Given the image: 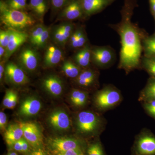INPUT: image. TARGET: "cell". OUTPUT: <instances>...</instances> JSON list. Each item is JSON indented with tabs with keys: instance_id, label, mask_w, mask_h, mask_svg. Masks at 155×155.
I'll list each match as a JSON object with an SVG mask.
<instances>
[{
	"instance_id": "obj_1",
	"label": "cell",
	"mask_w": 155,
	"mask_h": 155,
	"mask_svg": "<svg viewBox=\"0 0 155 155\" xmlns=\"http://www.w3.org/2000/svg\"><path fill=\"white\" fill-rule=\"evenodd\" d=\"M120 35L122 48L119 66L126 71H130L139 64L142 49L140 39L135 28L129 23L122 25Z\"/></svg>"
},
{
	"instance_id": "obj_2",
	"label": "cell",
	"mask_w": 155,
	"mask_h": 155,
	"mask_svg": "<svg viewBox=\"0 0 155 155\" xmlns=\"http://www.w3.org/2000/svg\"><path fill=\"white\" fill-rule=\"evenodd\" d=\"M32 14L25 11L12 10L8 8L3 1H0V20L7 29L25 31L34 26L36 20Z\"/></svg>"
},
{
	"instance_id": "obj_3",
	"label": "cell",
	"mask_w": 155,
	"mask_h": 155,
	"mask_svg": "<svg viewBox=\"0 0 155 155\" xmlns=\"http://www.w3.org/2000/svg\"><path fill=\"white\" fill-rule=\"evenodd\" d=\"M78 132L83 135L96 134L102 129V119L97 114L90 111H83L78 114L76 119Z\"/></svg>"
},
{
	"instance_id": "obj_4",
	"label": "cell",
	"mask_w": 155,
	"mask_h": 155,
	"mask_svg": "<svg viewBox=\"0 0 155 155\" xmlns=\"http://www.w3.org/2000/svg\"><path fill=\"white\" fill-rule=\"evenodd\" d=\"M122 100L119 90L112 87H106L97 93L94 104L100 110L107 111L119 104Z\"/></svg>"
},
{
	"instance_id": "obj_5",
	"label": "cell",
	"mask_w": 155,
	"mask_h": 155,
	"mask_svg": "<svg viewBox=\"0 0 155 155\" xmlns=\"http://www.w3.org/2000/svg\"><path fill=\"white\" fill-rule=\"evenodd\" d=\"M134 155H155V136L150 131H142L136 139Z\"/></svg>"
},
{
	"instance_id": "obj_6",
	"label": "cell",
	"mask_w": 155,
	"mask_h": 155,
	"mask_svg": "<svg viewBox=\"0 0 155 155\" xmlns=\"http://www.w3.org/2000/svg\"><path fill=\"white\" fill-rule=\"evenodd\" d=\"M39 55L35 49L26 47L19 53L18 60L23 70L28 72H33L38 67Z\"/></svg>"
},
{
	"instance_id": "obj_7",
	"label": "cell",
	"mask_w": 155,
	"mask_h": 155,
	"mask_svg": "<svg viewBox=\"0 0 155 155\" xmlns=\"http://www.w3.org/2000/svg\"><path fill=\"white\" fill-rule=\"evenodd\" d=\"M5 78L9 83L16 86H22L29 82L24 70L12 62H8L5 65Z\"/></svg>"
},
{
	"instance_id": "obj_8",
	"label": "cell",
	"mask_w": 155,
	"mask_h": 155,
	"mask_svg": "<svg viewBox=\"0 0 155 155\" xmlns=\"http://www.w3.org/2000/svg\"><path fill=\"white\" fill-rule=\"evenodd\" d=\"M58 19L71 21L85 17L80 0H71L58 13Z\"/></svg>"
},
{
	"instance_id": "obj_9",
	"label": "cell",
	"mask_w": 155,
	"mask_h": 155,
	"mask_svg": "<svg viewBox=\"0 0 155 155\" xmlns=\"http://www.w3.org/2000/svg\"><path fill=\"white\" fill-rule=\"evenodd\" d=\"M50 147L55 152L64 153L71 150L82 149V144L78 140L69 137H55L49 140Z\"/></svg>"
},
{
	"instance_id": "obj_10",
	"label": "cell",
	"mask_w": 155,
	"mask_h": 155,
	"mask_svg": "<svg viewBox=\"0 0 155 155\" xmlns=\"http://www.w3.org/2000/svg\"><path fill=\"white\" fill-rule=\"evenodd\" d=\"M19 124L23 130L24 138L32 146L39 148L42 143V137L37 125L31 122H21Z\"/></svg>"
},
{
	"instance_id": "obj_11",
	"label": "cell",
	"mask_w": 155,
	"mask_h": 155,
	"mask_svg": "<svg viewBox=\"0 0 155 155\" xmlns=\"http://www.w3.org/2000/svg\"><path fill=\"white\" fill-rule=\"evenodd\" d=\"M11 30L8 44L6 48L5 55L3 61L7 62L20 46L28 39V34L25 31Z\"/></svg>"
},
{
	"instance_id": "obj_12",
	"label": "cell",
	"mask_w": 155,
	"mask_h": 155,
	"mask_svg": "<svg viewBox=\"0 0 155 155\" xmlns=\"http://www.w3.org/2000/svg\"><path fill=\"white\" fill-rule=\"evenodd\" d=\"M48 122L54 129L59 131L68 130L71 126L69 115L62 110H56L52 112L49 116Z\"/></svg>"
},
{
	"instance_id": "obj_13",
	"label": "cell",
	"mask_w": 155,
	"mask_h": 155,
	"mask_svg": "<svg viewBox=\"0 0 155 155\" xmlns=\"http://www.w3.org/2000/svg\"><path fill=\"white\" fill-rule=\"evenodd\" d=\"M64 59V53L60 47L56 45H48L44 57L43 65L45 68L57 66Z\"/></svg>"
},
{
	"instance_id": "obj_14",
	"label": "cell",
	"mask_w": 155,
	"mask_h": 155,
	"mask_svg": "<svg viewBox=\"0 0 155 155\" xmlns=\"http://www.w3.org/2000/svg\"><path fill=\"white\" fill-rule=\"evenodd\" d=\"M113 52L110 49L106 47H95L91 48V61L97 66L105 67L112 61Z\"/></svg>"
},
{
	"instance_id": "obj_15",
	"label": "cell",
	"mask_w": 155,
	"mask_h": 155,
	"mask_svg": "<svg viewBox=\"0 0 155 155\" xmlns=\"http://www.w3.org/2000/svg\"><path fill=\"white\" fill-rule=\"evenodd\" d=\"M85 17H89L102 11L115 0H80Z\"/></svg>"
},
{
	"instance_id": "obj_16",
	"label": "cell",
	"mask_w": 155,
	"mask_h": 155,
	"mask_svg": "<svg viewBox=\"0 0 155 155\" xmlns=\"http://www.w3.org/2000/svg\"><path fill=\"white\" fill-rule=\"evenodd\" d=\"M42 84L45 89L53 96H59L63 92V82L58 76L49 75L43 79Z\"/></svg>"
},
{
	"instance_id": "obj_17",
	"label": "cell",
	"mask_w": 155,
	"mask_h": 155,
	"mask_svg": "<svg viewBox=\"0 0 155 155\" xmlns=\"http://www.w3.org/2000/svg\"><path fill=\"white\" fill-rule=\"evenodd\" d=\"M41 103L35 97H28L21 104L19 110V114L25 117L36 115L41 110Z\"/></svg>"
},
{
	"instance_id": "obj_18",
	"label": "cell",
	"mask_w": 155,
	"mask_h": 155,
	"mask_svg": "<svg viewBox=\"0 0 155 155\" xmlns=\"http://www.w3.org/2000/svg\"><path fill=\"white\" fill-rule=\"evenodd\" d=\"M28 4V9L32 15L42 21L49 7V0H30Z\"/></svg>"
},
{
	"instance_id": "obj_19",
	"label": "cell",
	"mask_w": 155,
	"mask_h": 155,
	"mask_svg": "<svg viewBox=\"0 0 155 155\" xmlns=\"http://www.w3.org/2000/svg\"><path fill=\"white\" fill-rule=\"evenodd\" d=\"M23 136V130L19 124L9 125L4 134L6 143L9 146H12L16 142L22 138Z\"/></svg>"
},
{
	"instance_id": "obj_20",
	"label": "cell",
	"mask_w": 155,
	"mask_h": 155,
	"mask_svg": "<svg viewBox=\"0 0 155 155\" xmlns=\"http://www.w3.org/2000/svg\"><path fill=\"white\" fill-rule=\"evenodd\" d=\"M91 48L87 43L82 48L78 51L73 59L75 64L82 68H86L91 61Z\"/></svg>"
},
{
	"instance_id": "obj_21",
	"label": "cell",
	"mask_w": 155,
	"mask_h": 155,
	"mask_svg": "<svg viewBox=\"0 0 155 155\" xmlns=\"http://www.w3.org/2000/svg\"><path fill=\"white\" fill-rule=\"evenodd\" d=\"M97 76L95 71L91 69H84L75 78V81L79 86L87 87L92 86L95 82Z\"/></svg>"
},
{
	"instance_id": "obj_22",
	"label": "cell",
	"mask_w": 155,
	"mask_h": 155,
	"mask_svg": "<svg viewBox=\"0 0 155 155\" xmlns=\"http://www.w3.org/2000/svg\"><path fill=\"white\" fill-rule=\"evenodd\" d=\"M88 98V95L87 92L77 89L72 90L70 93L71 103L77 107L81 108L86 105Z\"/></svg>"
},
{
	"instance_id": "obj_23",
	"label": "cell",
	"mask_w": 155,
	"mask_h": 155,
	"mask_svg": "<svg viewBox=\"0 0 155 155\" xmlns=\"http://www.w3.org/2000/svg\"><path fill=\"white\" fill-rule=\"evenodd\" d=\"M140 101L143 102L155 101V78L151 77L148 81L146 86L142 91L140 95Z\"/></svg>"
},
{
	"instance_id": "obj_24",
	"label": "cell",
	"mask_w": 155,
	"mask_h": 155,
	"mask_svg": "<svg viewBox=\"0 0 155 155\" xmlns=\"http://www.w3.org/2000/svg\"><path fill=\"white\" fill-rule=\"evenodd\" d=\"M81 67L70 60H66L62 64V71L67 77L76 78L81 72Z\"/></svg>"
},
{
	"instance_id": "obj_25",
	"label": "cell",
	"mask_w": 155,
	"mask_h": 155,
	"mask_svg": "<svg viewBox=\"0 0 155 155\" xmlns=\"http://www.w3.org/2000/svg\"><path fill=\"white\" fill-rule=\"evenodd\" d=\"M9 9L17 11H25L29 10L27 0H2Z\"/></svg>"
},
{
	"instance_id": "obj_26",
	"label": "cell",
	"mask_w": 155,
	"mask_h": 155,
	"mask_svg": "<svg viewBox=\"0 0 155 155\" xmlns=\"http://www.w3.org/2000/svg\"><path fill=\"white\" fill-rule=\"evenodd\" d=\"M51 37L54 43L60 47L64 48L67 44L60 25L51 29Z\"/></svg>"
},
{
	"instance_id": "obj_27",
	"label": "cell",
	"mask_w": 155,
	"mask_h": 155,
	"mask_svg": "<svg viewBox=\"0 0 155 155\" xmlns=\"http://www.w3.org/2000/svg\"><path fill=\"white\" fill-rule=\"evenodd\" d=\"M46 27L43 24H39L31 28L28 34V40L33 46Z\"/></svg>"
},
{
	"instance_id": "obj_28",
	"label": "cell",
	"mask_w": 155,
	"mask_h": 155,
	"mask_svg": "<svg viewBox=\"0 0 155 155\" xmlns=\"http://www.w3.org/2000/svg\"><path fill=\"white\" fill-rule=\"evenodd\" d=\"M51 28L46 27L34 45V47L38 49H43L47 45L48 41L51 37Z\"/></svg>"
},
{
	"instance_id": "obj_29",
	"label": "cell",
	"mask_w": 155,
	"mask_h": 155,
	"mask_svg": "<svg viewBox=\"0 0 155 155\" xmlns=\"http://www.w3.org/2000/svg\"><path fill=\"white\" fill-rule=\"evenodd\" d=\"M142 65L151 77L155 78V57L145 56L143 58Z\"/></svg>"
},
{
	"instance_id": "obj_30",
	"label": "cell",
	"mask_w": 155,
	"mask_h": 155,
	"mask_svg": "<svg viewBox=\"0 0 155 155\" xmlns=\"http://www.w3.org/2000/svg\"><path fill=\"white\" fill-rule=\"evenodd\" d=\"M144 48L145 56L155 57V35L145 40Z\"/></svg>"
},
{
	"instance_id": "obj_31",
	"label": "cell",
	"mask_w": 155,
	"mask_h": 155,
	"mask_svg": "<svg viewBox=\"0 0 155 155\" xmlns=\"http://www.w3.org/2000/svg\"><path fill=\"white\" fill-rule=\"evenodd\" d=\"M60 25L64 35V39L67 43L75 31L74 24L70 21H66L60 24Z\"/></svg>"
},
{
	"instance_id": "obj_32",
	"label": "cell",
	"mask_w": 155,
	"mask_h": 155,
	"mask_svg": "<svg viewBox=\"0 0 155 155\" xmlns=\"http://www.w3.org/2000/svg\"><path fill=\"white\" fill-rule=\"evenodd\" d=\"M71 0H49L52 11L54 13H59Z\"/></svg>"
},
{
	"instance_id": "obj_33",
	"label": "cell",
	"mask_w": 155,
	"mask_h": 155,
	"mask_svg": "<svg viewBox=\"0 0 155 155\" xmlns=\"http://www.w3.org/2000/svg\"><path fill=\"white\" fill-rule=\"evenodd\" d=\"M87 155H105L100 141L95 142L89 146L87 149Z\"/></svg>"
},
{
	"instance_id": "obj_34",
	"label": "cell",
	"mask_w": 155,
	"mask_h": 155,
	"mask_svg": "<svg viewBox=\"0 0 155 155\" xmlns=\"http://www.w3.org/2000/svg\"><path fill=\"white\" fill-rule=\"evenodd\" d=\"M11 35V30H1L0 31V45L5 48L8 44Z\"/></svg>"
},
{
	"instance_id": "obj_35",
	"label": "cell",
	"mask_w": 155,
	"mask_h": 155,
	"mask_svg": "<svg viewBox=\"0 0 155 155\" xmlns=\"http://www.w3.org/2000/svg\"><path fill=\"white\" fill-rule=\"evenodd\" d=\"M87 41V37L85 32H84L79 38H77L75 41L70 45V46L73 48H82L86 44Z\"/></svg>"
},
{
	"instance_id": "obj_36",
	"label": "cell",
	"mask_w": 155,
	"mask_h": 155,
	"mask_svg": "<svg viewBox=\"0 0 155 155\" xmlns=\"http://www.w3.org/2000/svg\"><path fill=\"white\" fill-rule=\"evenodd\" d=\"M7 116L4 112L0 113V129L1 131H5L7 129Z\"/></svg>"
},
{
	"instance_id": "obj_37",
	"label": "cell",
	"mask_w": 155,
	"mask_h": 155,
	"mask_svg": "<svg viewBox=\"0 0 155 155\" xmlns=\"http://www.w3.org/2000/svg\"><path fill=\"white\" fill-rule=\"evenodd\" d=\"M17 101H18V95H17V93L13 90L11 99L10 100L8 106L7 108L10 109H14L17 105Z\"/></svg>"
},
{
	"instance_id": "obj_38",
	"label": "cell",
	"mask_w": 155,
	"mask_h": 155,
	"mask_svg": "<svg viewBox=\"0 0 155 155\" xmlns=\"http://www.w3.org/2000/svg\"><path fill=\"white\" fill-rule=\"evenodd\" d=\"M13 91V90H8L6 92L3 101V105L5 107L7 108L8 106L9 102L12 97Z\"/></svg>"
},
{
	"instance_id": "obj_39",
	"label": "cell",
	"mask_w": 155,
	"mask_h": 155,
	"mask_svg": "<svg viewBox=\"0 0 155 155\" xmlns=\"http://www.w3.org/2000/svg\"><path fill=\"white\" fill-rule=\"evenodd\" d=\"M57 155H84L83 150H71L65 152L59 153Z\"/></svg>"
},
{
	"instance_id": "obj_40",
	"label": "cell",
	"mask_w": 155,
	"mask_h": 155,
	"mask_svg": "<svg viewBox=\"0 0 155 155\" xmlns=\"http://www.w3.org/2000/svg\"><path fill=\"white\" fill-rule=\"evenodd\" d=\"M143 107L147 113L155 109V101L143 102Z\"/></svg>"
},
{
	"instance_id": "obj_41",
	"label": "cell",
	"mask_w": 155,
	"mask_h": 155,
	"mask_svg": "<svg viewBox=\"0 0 155 155\" xmlns=\"http://www.w3.org/2000/svg\"><path fill=\"white\" fill-rule=\"evenodd\" d=\"M5 61L2 60V61H1V63H0V80L1 82L3 80V77L5 76Z\"/></svg>"
},
{
	"instance_id": "obj_42",
	"label": "cell",
	"mask_w": 155,
	"mask_h": 155,
	"mask_svg": "<svg viewBox=\"0 0 155 155\" xmlns=\"http://www.w3.org/2000/svg\"><path fill=\"white\" fill-rule=\"evenodd\" d=\"M21 144H22V153H26L29 150V144L28 141L25 138L21 139Z\"/></svg>"
},
{
	"instance_id": "obj_43",
	"label": "cell",
	"mask_w": 155,
	"mask_h": 155,
	"mask_svg": "<svg viewBox=\"0 0 155 155\" xmlns=\"http://www.w3.org/2000/svg\"><path fill=\"white\" fill-rule=\"evenodd\" d=\"M12 147H13L14 150L17 151L19 152H22V144H21V140H20L19 141L16 142L12 146Z\"/></svg>"
},
{
	"instance_id": "obj_44",
	"label": "cell",
	"mask_w": 155,
	"mask_h": 155,
	"mask_svg": "<svg viewBox=\"0 0 155 155\" xmlns=\"http://www.w3.org/2000/svg\"><path fill=\"white\" fill-rule=\"evenodd\" d=\"M30 155H47L43 150L40 148H38L37 149L31 153Z\"/></svg>"
},
{
	"instance_id": "obj_45",
	"label": "cell",
	"mask_w": 155,
	"mask_h": 155,
	"mask_svg": "<svg viewBox=\"0 0 155 155\" xmlns=\"http://www.w3.org/2000/svg\"><path fill=\"white\" fill-rule=\"evenodd\" d=\"M6 53V48L0 45V59L2 60L4 59V57Z\"/></svg>"
},
{
	"instance_id": "obj_46",
	"label": "cell",
	"mask_w": 155,
	"mask_h": 155,
	"mask_svg": "<svg viewBox=\"0 0 155 155\" xmlns=\"http://www.w3.org/2000/svg\"><path fill=\"white\" fill-rule=\"evenodd\" d=\"M151 9L153 13H155V0H149Z\"/></svg>"
},
{
	"instance_id": "obj_47",
	"label": "cell",
	"mask_w": 155,
	"mask_h": 155,
	"mask_svg": "<svg viewBox=\"0 0 155 155\" xmlns=\"http://www.w3.org/2000/svg\"><path fill=\"white\" fill-rule=\"evenodd\" d=\"M147 113L150 116L153 118L155 120V109L152 110H151L149 111V112H147Z\"/></svg>"
},
{
	"instance_id": "obj_48",
	"label": "cell",
	"mask_w": 155,
	"mask_h": 155,
	"mask_svg": "<svg viewBox=\"0 0 155 155\" xmlns=\"http://www.w3.org/2000/svg\"><path fill=\"white\" fill-rule=\"evenodd\" d=\"M8 155H17V153L14 152H11L9 153Z\"/></svg>"
},
{
	"instance_id": "obj_49",
	"label": "cell",
	"mask_w": 155,
	"mask_h": 155,
	"mask_svg": "<svg viewBox=\"0 0 155 155\" xmlns=\"http://www.w3.org/2000/svg\"><path fill=\"white\" fill-rule=\"evenodd\" d=\"M154 17H155V13H154Z\"/></svg>"
}]
</instances>
